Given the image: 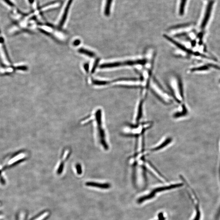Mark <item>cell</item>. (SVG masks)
Returning a JSON list of instances; mask_svg holds the SVG:
<instances>
[{
	"instance_id": "7",
	"label": "cell",
	"mask_w": 220,
	"mask_h": 220,
	"mask_svg": "<svg viewBox=\"0 0 220 220\" xmlns=\"http://www.w3.org/2000/svg\"><path fill=\"white\" fill-rule=\"evenodd\" d=\"M213 3H214V2H213V1H212L209 2L208 4L207 5L204 17L203 19L201 25H200V28L202 30H204L205 29L206 26H207V23H208L209 20V18H210L211 14V11L212 9Z\"/></svg>"
},
{
	"instance_id": "22",
	"label": "cell",
	"mask_w": 220,
	"mask_h": 220,
	"mask_svg": "<svg viewBox=\"0 0 220 220\" xmlns=\"http://www.w3.org/2000/svg\"></svg>"
},
{
	"instance_id": "4",
	"label": "cell",
	"mask_w": 220,
	"mask_h": 220,
	"mask_svg": "<svg viewBox=\"0 0 220 220\" xmlns=\"http://www.w3.org/2000/svg\"><path fill=\"white\" fill-rule=\"evenodd\" d=\"M122 82V84L119 86L126 88H142V83L140 77H121L112 81L111 83Z\"/></svg>"
},
{
	"instance_id": "9",
	"label": "cell",
	"mask_w": 220,
	"mask_h": 220,
	"mask_svg": "<svg viewBox=\"0 0 220 220\" xmlns=\"http://www.w3.org/2000/svg\"><path fill=\"white\" fill-rule=\"evenodd\" d=\"M86 186L98 188L101 189H108L110 188L111 185L109 183H100L95 182H87L85 183Z\"/></svg>"
},
{
	"instance_id": "14",
	"label": "cell",
	"mask_w": 220,
	"mask_h": 220,
	"mask_svg": "<svg viewBox=\"0 0 220 220\" xmlns=\"http://www.w3.org/2000/svg\"><path fill=\"white\" fill-rule=\"evenodd\" d=\"M78 52L79 53L88 56L90 58H93L95 56V53L94 52L84 48L79 49Z\"/></svg>"
},
{
	"instance_id": "15",
	"label": "cell",
	"mask_w": 220,
	"mask_h": 220,
	"mask_svg": "<svg viewBox=\"0 0 220 220\" xmlns=\"http://www.w3.org/2000/svg\"><path fill=\"white\" fill-rule=\"evenodd\" d=\"M92 83L94 85H98V86H103L109 84L111 83V81H100L98 80H92Z\"/></svg>"
},
{
	"instance_id": "8",
	"label": "cell",
	"mask_w": 220,
	"mask_h": 220,
	"mask_svg": "<svg viewBox=\"0 0 220 220\" xmlns=\"http://www.w3.org/2000/svg\"><path fill=\"white\" fill-rule=\"evenodd\" d=\"M183 185V183H176V184H172L171 185L165 186L161 187L156 188L152 190L155 193H158V192H161V191H166V190H171V189L176 188L182 187Z\"/></svg>"
},
{
	"instance_id": "5",
	"label": "cell",
	"mask_w": 220,
	"mask_h": 220,
	"mask_svg": "<svg viewBox=\"0 0 220 220\" xmlns=\"http://www.w3.org/2000/svg\"><path fill=\"white\" fill-rule=\"evenodd\" d=\"M101 114H102L101 110L100 109H99L96 112L95 117L98 126V133L100 137V143L104 148L105 150H108L109 149V146L106 142L105 134L102 126Z\"/></svg>"
},
{
	"instance_id": "3",
	"label": "cell",
	"mask_w": 220,
	"mask_h": 220,
	"mask_svg": "<svg viewBox=\"0 0 220 220\" xmlns=\"http://www.w3.org/2000/svg\"><path fill=\"white\" fill-rule=\"evenodd\" d=\"M27 155L26 151L22 150L7 156L3 160L2 171L8 169L26 160Z\"/></svg>"
},
{
	"instance_id": "6",
	"label": "cell",
	"mask_w": 220,
	"mask_h": 220,
	"mask_svg": "<svg viewBox=\"0 0 220 220\" xmlns=\"http://www.w3.org/2000/svg\"><path fill=\"white\" fill-rule=\"evenodd\" d=\"M74 1V0H67L65 5L64 8L63 10H62L63 12L62 14L61 18H60L59 23V27L60 29H62V27H63L65 23L66 22V20L68 17V14L70 11L71 8Z\"/></svg>"
},
{
	"instance_id": "20",
	"label": "cell",
	"mask_w": 220,
	"mask_h": 220,
	"mask_svg": "<svg viewBox=\"0 0 220 220\" xmlns=\"http://www.w3.org/2000/svg\"><path fill=\"white\" fill-rule=\"evenodd\" d=\"M84 69H85V71L87 73L89 72V65L88 63L84 64Z\"/></svg>"
},
{
	"instance_id": "13",
	"label": "cell",
	"mask_w": 220,
	"mask_h": 220,
	"mask_svg": "<svg viewBox=\"0 0 220 220\" xmlns=\"http://www.w3.org/2000/svg\"><path fill=\"white\" fill-rule=\"evenodd\" d=\"M209 67L208 65H204L200 66L199 67H192L190 69V72H200L206 71L209 69Z\"/></svg>"
},
{
	"instance_id": "11",
	"label": "cell",
	"mask_w": 220,
	"mask_h": 220,
	"mask_svg": "<svg viewBox=\"0 0 220 220\" xmlns=\"http://www.w3.org/2000/svg\"><path fill=\"white\" fill-rule=\"evenodd\" d=\"M166 139V140H164V142H161L160 143H159L158 146H156L154 148H152L150 149V151L151 152H154L157 151V150H161V149H162V148H164L166 146H167V145L169 144L171 142L172 140L171 138L170 137L167 138Z\"/></svg>"
},
{
	"instance_id": "2",
	"label": "cell",
	"mask_w": 220,
	"mask_h": 220,
	"mask_svg": "<svg viewBox=\"0 0 220 220\" xmlns=\"http://www.w3.org/2000/svg\"><path fill=\"white\" fill-rule=\"evenodd\" d=\"M149 90H150L156 98L163 103L169 104L173 100L170 93H169L164 89L157 79L154 76L150 81Z\"/></svg>"
},
{
	"instance_id": "1",
	"label": "cell",
	"mask_w": 220,
	"mask_h": 220,
	"mask_svg": "<svg viewBox=\"0 0 220 220\" xmlns=\"http://www.w3.org/2000/svg\"><path fill=\"white\" fill-rule=\"evenodd\" d=\"M183 83L181 78L176 76H172L169 81L170 93L173 100H175L182 107L186 106L185 103L184 91Z\"/></svg>"
},
{
	"instance_id": "18",
	"label": "cell",
	"mask_w": 220,
	"mask_h": 220,
	"mask_svg": "<svg viewBox=\"0 0 220 220\" xmlns=\"http://www.w3.org/2000/svg\"><path fill=\"white\" fill-rule=\"evenodd\" d=\"M76 168L77 174L79 175H80L82 173V167L81 165L80 164H77L76 166Z\"/></svg>"
},
{
	"instance_id": "19",
	"label": "cell",
	"mask_w": 220,
	"mask_h": 220,
	"mask_svg": "<svg viewBox=\"0 0 220 220\" xmlns=\"http://www.w3.org/2000/svg\"><path fill=\"white\" fill-rule=\"evenodd\" d=\"M81 41L79 39H76L73 42V45L74 46H77L81 43Z\"/></svg>"
},
{
	"instance_id": "17",
	"label": "cell",
	"mask_w": 220,
	"mask_h": 220,
	"mask_svg": "<svg viewBox=\"0 0 220 220\" xmlns=\"http://www.w3.org/2000/svg\"><path fill=\"white\" fill-rule=\"evenodd\" d=\"M100 59H98L96 60L95 61V62L94 65H93V68H92V74H93L95 71L96 69L97 68L98 65V64L100 62Z\"/></svg>"
},
{
	"instance_id": "10",
	"label": "cell",
	"mask_w": 220,
	"mask_h": 220,
	"mask_svg": "<svg viewBox=\"0 0 220 220\" xmlns=\"http://www.w3.org/2000/svg\"><path fill=\"white\" fill-rule=\"evenodd\" d=\"M113 0H105L104 4L103 12L106 17L110 15V10Z\"/></svg>"
},
{
	"instance_id": "12",
	"label": "cell",
	"mask_w": 220,
	"mask_h": 220,
	"mask_svg": "<svg viewBox=\"0 0 220 220\" xmlns=\"http://www.w3.org/2000/svg\"><path fill=\"white\" fill-rule=\"evenodd\" d=\"M155 195L156 193L153 191H152L149 194L143 196V197H141L138 199L137 203H141L143 202L146 200H150V199L154 198Z\"/></svg>"
},
{
	"instance_id": "21",
	"label": "cell",
	"mask_w": 220,
	"mask_h": 220,
	"mask_svg": "<svg viewBox=\"0 0 220 220\" xmlns=\"http://www.w3.org/2000/svg\"><path fill=\"white\" fill-rule=\"evenodd\" d=\"M159 219H158V220H165L166 219V218L164 216H163V217L162 218H158Z\"/></svg>"
},
{
	"instance_id": "16",
	"label": "cell",
	"mask_w": 220,
	"mask_h": 220,
	"mask_svg": "<svg viewBox=\"0 0 220 220\" xmlns=\"http://www.w3.org/2000/svg\"><path fill=\"white\" fill-rule=\"evenodd\" d=\"M187 0H182L180 5L179 14L181 15H183L184 14L185 6Z\"/></svg>"
}]
</instances>
